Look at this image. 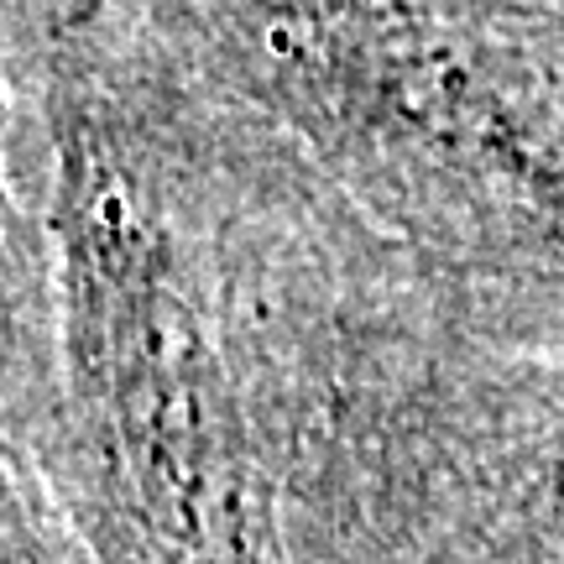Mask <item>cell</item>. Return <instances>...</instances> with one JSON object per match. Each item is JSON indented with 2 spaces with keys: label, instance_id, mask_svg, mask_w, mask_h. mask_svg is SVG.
<instances>
[{
  "label": "cell",
  "instance_id": "obj_1",
  "mask_svg": "<svg viewBox=\"0 0 564 564\" xmlns=\"http://www.w3.org/2000/svg\"><path fill=\"white\" fill-rule=\"evenodd\" d=\"M53 481L95 564H308L314 423L246 335L209 141L162 84L58 63Z\"/></svg>",
  "mask_w": 564,
  "mask_h": 564
},
{
  "label": "cell",
  "instance_id": "obj_2",
  "mask_svg": "<svg viewBox=\"0 0 564 564\" xmlns=\"http://www.w3.org/2000/svg\"><path fill=\"white\" fill-rule=\"evenodd\" d=\"M392 236L564 293V11L523 0H158Z\"/></svg>",
  "mask_w": 564,
  "mask_h": 564
},
{
  "label": "cell",
  "instance_id": "obj_3",
  "mask_svg": "<svg viewBox=\"0 0 564 564\" xmlns=\"http://www.w3.org/2000/svg\"><path fill=\"white\" fill-rule=\"evenodd\" d=\"M314 528V564H564V392L350 440Z\"/></svg>",
  "mask_w": 564,
  "mask_h": 564
},
{
  "label": "cell",
  "instance_id": "obj_4",
  "mask_svg": "<svg viewBox=\"0 0 564 564\" xmlns=\"http://www.w3.org/2000/svg\"><path fill=\"white\" fill-rule=\"evenodd\" d=\"M47 481L32 460L6 465V564H74L68 554V518L63 507H47Z\"/></svg>",
  "mask_w": 564,
  "mask_h": 564
}]
</instances>
